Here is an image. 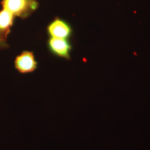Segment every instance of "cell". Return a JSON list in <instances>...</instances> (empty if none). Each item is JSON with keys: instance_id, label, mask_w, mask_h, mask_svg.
<instances>
[{"instance_id": "cell-4", "label": "cell", "mask_w": 150, "mask_h": 150, "mask_svg": "<svg viewBox=\"0 0 150 150\" xmlns=\"http://www.w3.org/2000/svg\"><path fill=\"white\" fill-rule=\"evenodd\" d=\"M14 66L19 73L28 74L38 69V62L32 51L25 50L16 56Z\"/></svg>"}, {"instance_id": "cell-3", "label": "cell", "mask_w": 150, "mask_h": 150, "mask_svg": "<svg viewBox=\"0 0 150 150\" xmlns=\"http://www.w3.org/2000/svg\"><path fill=\"white\" fill-rule=\"evenodd\" d=\"M47 47L50 53L54 56L62 59H71L72 45L70 40L48 38Z\"/></svg>"}, {"instance_id": "cell-6", "label": "cell", "mask_w": 150, "mask_h": 150, "mask_svg": "<svg viewBox=\"0 0 150 150\" xmlns=\"http://www.w3.org/2000/svg\"><path fill=\"white\" fill-rule=\"evenodd\" d=\"M8 47L7 39H5L0 36V50H4Z\"/></svg>"}, {"instance_id": "cell-5", "label": "cell", "mask_w": 150, "mask_h": 150, "mask_svg": "<svg viewBox=\"0 0 150 150\" xmlns=\"http://www.w3.org/2000/svg\"><path fill=\"white\" fill-rule=\"evenodd\" d=\"M15 17L5 9L0 10V36L7 39L13 27Z\"/></svg>"}, {"instance_id": "cell-1", "label": "cell", "mask_w": 150, "mask_h": 150, "mask_svg": "<svg viewBox=\"0 0 150 150\" xmlns=\"http://www.w3.org/2000/svg\"><path fill=\"white\" fill-rule=\"evenodd\" d=\"M2 7L15 17L26 19L38 7V0H2Z\"/></svg>"}, {"instance_id": "cell-2", "label": "cell", "mask_w": 150, "mask_h": 150, "mask_svg": "<svg viewBox=\"0 0 150 150\" xmlns=\"http://www.w3.org/2000/svg\"><path fill=\"white\" fill-rule=\"evenodd\" d=\"M46 32L49 38L70 40L74 31L69 22L59 17H56L47 25Z\"/></svg>"}]
</instances>
